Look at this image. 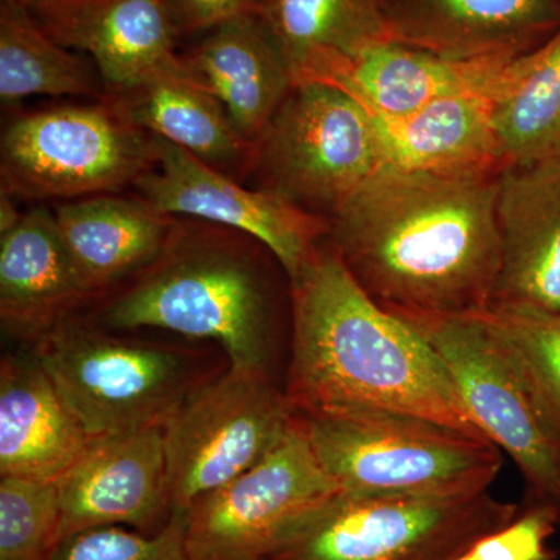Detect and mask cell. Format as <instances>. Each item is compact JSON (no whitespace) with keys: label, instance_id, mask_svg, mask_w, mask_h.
I'll use <instances>...</instances> for the list:
<instances>
[{"label":"cell","instance_id":"6da1fadb","mask_svg":"<svg viewBox=\"0 0 560 560\" xmlns=\"http://www.w3.org/2000/svg\"><path fill=\"white\" fill-rule=\"evenodd\" d=\"M501 171L386 165L331 212L326 241L399 318L485 315L500 272Z\"/></svg>","mask_w":560,"mask_h":560},{"label":"cell","instance_id":"7a4b0ae2","mask_svg":"<svg viewBox=\"0 0 560 560\" xmlns=\"http://www.w3.org/2000/svg\"><path fill=\"white\" fill-rule=\"evenodd\" d=\"M290 285L285 396L293 412L397 411L488 440L436 350L411 324L372 300L327 241Z\"/></svg>","mask_w":560,"mask_h":560},{"label":"cell","instance_id":"3957f363","mask_svg":"<svg viewBox=\"0 0 560 560\" xmlns=\"http://www.w3.org/2000/svg\"><path fill=\"white\" fill-rule=\"evenodd\" d=\"M256 242L228 228L178 219L161 256L106 302L101 326L213 341L230 366L270 374L272 301Z\"/></svg>","mask_w":560,"mask_h":560},{"label":"cell","instance_id":"277c9868","mask_svg":"<svg viewBox=\"0 0 560 560\" xmlns=\"http://www.w3.org/2000/svg\"><path fill=\"white\" fill-rule=\"evenodd\" d=\"M293 415L342 492L467 495L489 490L503 466L489 440L420 416L372 408Z\"/></svg>","mask_w":560,"mask_h":560},{"label":"cell","instance_id":"5b68a950","mask_svg":"<svg viewBox=\"0 0 560 560\" xmlns=\"http://www.w3.org/2000/svg\"><path fill=\"white\" fill-rule=\"evenodd\" d=\"M444 361L478 429L514 460L528 506L560 525V416L485 316H408Z\"/></svg>","mask_w":560,"mask_h":560},{"label":"cell","instance_id":"8992f818","mask_svg":"<svg viewBox=\"0 0 560 560\" xmlns=\"http://www.w3.org/2000/svg\"><path fill=\"white\" fill-rule=\"evenodd\" d=\"M521 504L490 495L340 492L302 515L261 560H456Z\"/></svg>","mask_w":560,"mask_h":560},{"label":"cell","instance_id":"52a82bcc","mask_svg":"<svg viewBox=\"0 0 560 560\" xmlns=\"http://www.w3.org/2000/svg\"><path fill=\"white\" fill-rule=\"evenodd\" d=\"M31 349L92 440L164 427L208 381L189 352L73 318Z\"/></svg>","mask_w":560,"mask_h":560},{"label":"cell","instance_id":"ba28073f","mask_svg":"<svg viewBox=\"0 0 560 560\" xmlns=\"http://www.w3.org/2000/svg\"><path fill=\"white\" fill-rule=\"evenodd\" d=\"M389 165L381 125L363 103L326 81H296L256 143L261 189L329 219Z\"/></svg>","mask_w":560,"mask_h":560},{"label":"cell","instance_id":"9c48e42d","mask_svg":"<svg viewBox=\"0 0 560 560\" xmlns=\"http://www.w3.org/2000/svg\"><path fill=\"white\" fill-rule=\"evenodd\" d=\"M154 164L153 136L106 97L18 117L0 145L2 191L24 200L114 194Z\"/></svg>","mask_w":560,"mask_h":560},{"label":"cell","instance_id":"30bf717a","mask_svg":"<svg viewBox=\"0 0 560 560\" xmlns=\"http://www.w3.org/2000/svg\"><path fill=\"white\" fill-rule=\"evenodd\" d=\"M293 418L268 372L228 366L202 382L164 425L172 510L186 511L260 463Z\"/></svg>","mask_w":560,"mask_h":560},{"label":"cell","instance_id":"8fae6325","mask_svg":"<svg viewBox=\"0 0 560 560\" xmlns=\"http://www.w3.org/2000/svg\"><path fill=\"white\" fill-rule=\"evenodd\" d=\"M342 492L296 423L260 463L190 504V560H261L282 534Z\"/></svg>","mask_w":560,"mask_h":560},{"label":"cell","instance_id":"7c38bea8","mask_svg":"<svg viewBox=\"0 0 560 560\" xmlns=\"http://www.w3.org/2000/svg\"><path fill=\"white\" fill-rule=\"evenodd\" d=\"M156 164L135 184L140 197L162 213L242 232L272 254L289 279L302 270L320 243L329 220L293 205L275 191L246 189L186 150L153 136Z\"/></svg>","mask_w":560,"mask_h":560},{"label":"cell","instance_id":"4fadbf2b","mask_svg":"<svg viewBox=\"0 0 560 560\" xmlns=\"http://www.w3.org/2000/svg\"><path fill=\"white\" fill-rule=\"evenodd\" d=\"M57 486L60 540L102 526L158 533L173 514L164 427L94 438Z\"/></svg>","mask_w":560,"mask_h":560},{"label":"cell","instance_id":"5bb4252c","mask_svg":"<svg viewBox=\"0 0 560 560\" xmlns=\"http://www.w3.org/2000/svg\"><path fill=\"white\" fill-rule=\"evenodd\" d=\"M28 10L50 38L90 55L106 97L190 72L175 51L167 0H46Z\"/></svg>","mask_w":560,"mask_h":560},{"label":"cell","instance_id":"9a60e30c","mask_svg":"<svg viewBox=\"0 0 560 560\" xmlns=\"http://www.w3.org/2000/svg\"><path fill=\"white\" fill-rule=\"evenodd\" d=\"M497 221L501 260L492 308L560 313V156L501 171Z\"/></svg>","mask_w":560,"mask_h":560},{"label":"cell","instance_id":"2e32d148","mask_svg":"<svg viewBox=\"0 0 560 560\" xmlns=\"http://www.w3.org/2000/svg\"><path fill=\"white\" fill-rule=\"evenodd\" d=\"M389 43L452 60L521 57L560 27V0H385Z\"/></svg>","mask_w":560,"mask_h":560},{"label":"cell","instance_id":"e0dca14e","mask_svg":"<svg viewBox=\"0 0 560 560\" xmlns=\"http://www.w3.org/2000/svg\"><path fill=\"white\" fill-rule=\"evenodd\" d=\"M515 58L452 60L388 40L348 57L324 58L294 83L326 81L349 92L377 119L396 120L445 95L493 83Z\"/></svg>","mask_w":560,"mask_h":560},{"label":"cell","instance_id":"ac0fdd59","mask_svg":"<svg viewBox=\"0 0 560 560\" xmlns=\"http://www.w3.org/2000/svg\"><path fill=\"white\" fill-rule=\"evenodd\" d=\"M92 438L33 350L0 366V477L60 480Z\"/></svg>","mask_w":560,"mask_h":560},{"label":"cell","instance_id":"d6986e66","mask_svg":"<svg viewBox=\"0 0 560 560\" xmlns=\"http://www.w3.org/2000/svg\"><path fill=\"white\" fill-rule=\"evenodd\" d=\"M88 300L54 212L31 209L0 235V320L9 337L32 348Z\"/></svg>","mask_w":560,"mask_h":560},{"label":"cell","instance_id":"ffe728a7","mask_svg":"<svg viewBox=\"0 0 560 560\" xmlns=\"http://www.w3.org/2000/svg\"><path fill=\"white\" fill-rule=\"evenodd\" d=\"M54 215L81 287L91 300L150 267L167 246L178 221L142 197L109 194L66 202Z\"/></svg>","mask_w":560,"mask_h":560},{"label":"cell","instance_id":"44dd1931","mask_svg":"<svg viewBox=\"0 0 560 560\" xmlns=\"http://www.w3.org/2000/svg\"><path fill=\"white\" fill-rule=\"evenodd\" d=\"M210 32L184 61L223 103L235 130L256 145L293 86L289 62L259 16Z\"/></svg>","mask_w":560,"mask_h":560},{"label":"cell","instance_id":"7402d4cb","mask_svg":"<svg viewBox=\"0 0 560 560\" xmlns=\"http://www.w3.org/2000/svg\"><path fill=\"white\" fill-rule=\"evenodd\" d=\"M511 65L493 83L445 95L411 116L396 120L375 117L389 165L447 173L506 167L495 130V106Z\"/></svg>","mask_w":560,"mask_h":560},{"label":"cell","instance_id":"603a6c76","mask_svg":"<svg viewBox=\"0 0 560 560\" xmlns=\"http://www.w3.org/2000/svg\"><path fill=\"white\" fill-rule=\"evenodd\" d=\"M106 98L140 130L186 150L215 171L237 180L253 172L256 145L235 130L223 103L191 70L156 77Z\"/></svg>","mask_w":560,"mask_h":560},{"label":"cell","instance_id":"cb8c5ba5","mask_svg":"<svg viewBox=\"0 0 560 560\" xmlns=\"http://www.w3.org/2000/svg\"><path fill=\"white\" fill-rule=\"evenodd\" d=\"M257 16L289 62L293 81L324 58L388 43L385 0H259Z\"/></svg>","mask_w":560,"mask_h":560},{"label":"cell","instance_id":"d4e9b609","mask_svg":"<svg viewBox=\"0 0 560 560\" xmlns=\"http://www.w3.org/2000/svg\"><path fill=\"white\" fill-rule=\"evenodd\" d=\"M504 165L560 156V27L515 58L495 106Z\"/></svg>","mask_w":560,"mask_h":560},{"label":"cell","instance_id":"484cf974","mask_svg":"<svg viewBox=\"0 0 560 560\" xmlns=\"http://www.w3.org/2000/svg\"><path fill=\"white\" fill-rule=\"evenodd\" d=\"M106 97L97 69L50 38L27 7L0 9V98L7 105L33 97Z\"/></svg>","mask_w":560,"mask_h":560},{"label":"cell","instance_id":"4316f807","mask_svg":"<svg viewBox=\"0 0 560 560\" xmlns=\"http://www.w3.org/2000/svg\"><path fill=\"white\" fill-rule=\"evenodd\" d=\"M60 522L57 482L0 477V560H49Z\"/></svg>","mask_w":560,"mask_h":560},{"label":"cell","instance_id":"83f0119b","mask_svg":"<svg viewBox=\"0 0 560 560\" xmlns=\"http://www.w3.org/2000/svg\"><path fill=\"white\" fill-rule=\"evenodd\" d=\"M49 560H190L186 548V514L173 511L158 533L102 526L70 534L58 541Z\"/></svg>","mask_w":560,"mask_h":560},{"label":"cell","instance_id":"f1b7e54d","mask_svg":"<svg viewBox=\"0 0 560 560\" xmlns=\"http://www.w3.org/2000/svg\"><path fill=\"white\" fill-rule=\"evenodd\" d=\"M560 416V313L493 307L485 313Z\"/></svg>","mask_w":560,"mask_h":560},{"label":"cell","instance_id":"f546056e","mask_svg":"<svg viewBox=\"0 0 560 560\" xmlns=\"http://www.w3.org/2000/svg\"><path fill=\"white\" fill-rule=\"evenodd\" d=\"M559 526L551 511L522 504L514 521L475 541L456 560H556L550 540Z\"/></svg>","mask_w":560,"mask_h":560},{"label":"cell","instance_id":"4dcf8cb0","mask_svg":"<svg viewBox=\"0 0 560 560\" xmlns=\"http://www.w3.org/2000/svg\"><path fill=\"white\" fill-rule=\"evenodd\" d=\"M176 33L213 31L228 22L257 16L259 0H167Z\"/></svg>","mask_w":560,"mask_h":560},{"label":"cell","instance_id":"1f68e13d","mask_svg":"<svg viewBox=\"0 0 560 560\" xmlns=\"http://www.w3.org/2000/svg\"><path fill=\"white\" fill-rule=\"evenodd\" d=\"M22 217H24V213L18 209L14 197L2 191V197H0V235L16 228Z\"/></svg>","mask_w":560,"mask_h":560},{"label":"cell","instance_id":"d6a6232c","mask_svg":"<svg viewBox=\"0 0 560 560\" xmlns=\"http://www.w3.org/2000/svg\"><path fill=\"white\" fill-rule=\"evenodd\" d=\"M2 2H10L14 3V5L27 7V9H31V7L36 5V3L46 2V0H2Z\"/></svg>","mask_w":560,"mask_h":560}]
</instances>
